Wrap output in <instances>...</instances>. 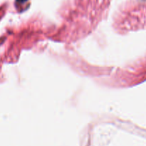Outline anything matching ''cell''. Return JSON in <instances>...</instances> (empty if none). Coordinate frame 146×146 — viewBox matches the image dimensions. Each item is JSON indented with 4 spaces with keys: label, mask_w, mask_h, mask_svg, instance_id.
<instances>
[{
    "label": "cell",
    "mask_w": 146,
    "mask_h": 146,
    "mask_svg": "<svg viewBox=\"0 0 146 146\" xmlns=\"http://www.w3.org/2000/svg\"><path fill=\"white\" fill-rule=\"evenodd\" d=\"M19 1H21V2H23V1H25L26 0H18Z\"/></svg>",
    "instance_id": "obj_1"
}]
</instances>
